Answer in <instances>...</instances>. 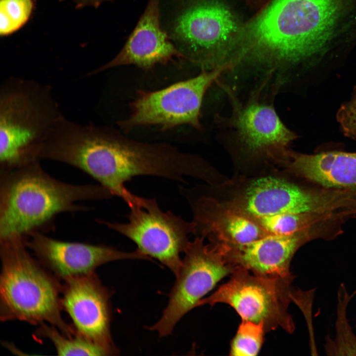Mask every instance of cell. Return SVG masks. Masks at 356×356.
<instances>
[{"label":"cell","instance_id":"6da1fadb","mask_svg":"<svg viewBox=\"0 0 356 356\" xmlns=\"http://www.w3.org/2000/svg\"><path fill=\"white\" fill-rule=\"evenodd\" d=\"M40 161L0 168V239L48 231L57 215L90 209L78 202L114 196L100 184L60 181L46 173Z\"/></svg>","mask_w":356,"mask_h":356},{"label":"cell","instance_id":"7a4b0ae2","mask_svg":"<svg viewBox=\"0 0 356 356\" xmlns=\"http://www.w3.org/2000/svg\"><path fill=\"white\" fill-rule=\"evenodd\" d=\"M341 11V0H274L251 27L253 50L278 61L311 57L330 40Z\"/></svg>","mask_w":356,"mask_h":356},{"label":"cell","instance_id":"3957f363","mask_svg":"<svg viewBox=\"0 0 356 356\" xmlns=\"http://www.w3.org/2000/svg\"><path fill=\"white\" fill-rule=\"evenodd\" d=\"M0 320L47 323L74 337V328L61 314L59 279L32 256L24 238L0 239Z\"/></svg>","mask_w":356,"mask_h":356},{"label":"cell","instance_id":"277c9868","mask_svg":"<svg viewBox=\"0 0 356 356\" xmlns=\"http://www.w3.org/2000/svg\"><path fill=\"white\" fill-rule=\"evenodd\" d=\"M62 116L48 85L16 77L5 81L0 88V168L39 159Z\"/></svg>","mask_w":356,"mask_h":356},{"label":"cell","instance_id":"5b68a950","mask_svg":"<svg viewBox=\"0 0 356 356\" xmlns=\"http://www.w3.org/2000/svg\"><path fill=\"white\" fill-rule=\"evenodd\" d=\"M293 282L236 268L227 282L201 300L197 307L224 303L233 308L242 319L262 323L266 333L281 327L292 334L295 325L289 306L297 290Z\"/></svg>","mask_w":356,"mask_h":356},{"label":"cell","instance_id":"8992f818","mask_svg":"<svg viewBox=\"0 0 356 356\" xmlns=\"http://www.w3.org/2000/svg\"><path fill=\"white\" fill-rule=\"evenodd\" d=\"M231 63L211 69H203L195 77L153 91H139L131 103L129 117L119 123L124 132L136 127L155 125L165 131L181 125L201 129V109L205 93Z\"/></svg>","mask_w":356,"mask_h":356},{"label":"cell","instance_id":"52a82bcc","mask_svg":"<svg viewBox=\"0 0 356 356\" xmlns=\"http://www.w3.org/2000/svg\"><path fill=\"white\" fill-rule=\"evenodd\" d=\"M129 207L127 223L96 221L129 238L138 250L158 260L176 276L182 264L180 254L184 252L189 235L196 234L195 222L171 211L163 212L155 198L137 196Z\"/></svg>","mask_w":356,"mask_h":356},{"label":"cell","instance_id":"ba28073f","mask_svg":"<svg viewBox=\"0 0 356 356\" xmlns=\"http://www.w3.org/2000/svg\"><path fill=\"white\" fill-rule=\"evenodd\" d=\"M220 84L230 99L231 110L229 116L216 119L228 141L249 155L284 162L297 135L281 121L272 104L261 99L260 90L242 102L228 87Z\"/></svg>","mask_w":356,"mask_h":356},{"label":"cell","instance_id":"9c48e42d","mask_svg":"<svg viewBox=\"0 0 356 356\" xmlns=\"http://www.w3.org/2000/svg\"><path fill=\"white\" fill-rule=\"evenodd\" d=\"M204 238L198 236L188 242L168 304L159 320L148 328L160 337L171 335L180 319L234 270L215 246L205 244Z\"/></svg>","mask_w":356,"mask_h":356},{"label":"cell","instance_id":"30bf717a","mask_svg":"<svg viewBox=\"0 0 356 356\" xmlns=\"http://www.w3.org/2000/svg\"><path fill=\"white\" fill-rule=\"evenodd\" d=\"M60 302L75 334L99 346L108 356L118 354L111 334V292L94 272L64 280Z\"/></svg>","mask_w":356,"mask_h":356},{"label":"cell","instance_id":"8fae6325","mask_svg":"<svg viewBox=\"0 0 356 356\" xmlns=\"http://www.w3.org/2000/svg\"><path fill=\"white\" fill-rule=\"evenodd\" d=\"M231 202L247 215L265 217L279 214L320 213L332 204L330 191L315 184L307 186L266 176L249 182Z\"/></svg>","mask_w":356,"mask_h":356},{"label":"cell","instance_id":"7c38bea8","mask_svg":"<svg viewBox=\"0 0 356 356\" xmlns=\"http://www.w3.org/2000/svg\"><path fill=\"white\" fill-rule=\"evenodd\" d=\"M24 241L42 265L63 280L94 272L98 267L115 261L151 259L137 249L125 252L104 245L61 241L41 231L30 233Z\"/></svg>","mask_w":356,"mask_h":356},{"label":"cell","instance_id":"4fadbf2b","mask_svg":"<svg viewBox=\"0 0 356 356\" xmlns=\"http://www.w3.org/2000/svg\"><path fill=\"white\" fill-rule=\"evenodd\" d=\"M318 239H323L320 233L303 231L290 235L268 234L242 245H214L234 270L243 268L258 275L294 281L290 265L295 253L306 243Z\"/></svg>","mask_w":356,"mask_h":356},{"label":"cell","instance_id":"5bb4252c","mask_svg":"<svg viewBox=\"0 0 356 356\" xmlns=\"http://www.w3.org/2000/svg\"><path fill=\"white\" fill-rule=\"evenodd\" d=\"M186 56L171 42L161 27L160 0H149L136 26L119 53L111 61L89 72L92 76L105 70L134 65L149 71L157 64H166Z\"/></svg>","mask_w":356,"mask_h":356},{"label":"cell","instance_id":"9a60e30c","mask_svg":"<svg viewBox=\"0 0 356 356\" xmlns=\"http://www.w3.org/2000/svg\"><path fill=\"white\" fill-rule=\"evenodd\" d=\"M237 28L234 17L226 8L200 1L185 6L176 19L173 35L184 47L187 59L196 63L201 53L222 44Z\"/></svg>","mask_w":356,"mask_h":356},{"label":"cell","instance_id":"2e32d148","mask_svg":"<svg viewBox=\"0 0 356 356\" xmlns=\"http://www.w3.org/2000/svg\"><path fill=\"white\" fill-rule=\"evenodd\" d=\"M196 234L214 245L233 246L250 243L268 234L231 201L202 197L194 204Z\"/></svg>","mask_w":356,"mask_h":356},{"label":"cell","instance_id":"e0dca14e","mask_svg":"<svg viewBox=\"0 0 356 356\" xmlns=\"http://www.w3.org/2000/svg\"><path fill=\"white\" fill-rule=\"evenodd\" d=\"M283 164L291 173L313 184L356 189V152L335 150L308 154L290 150Z\"/></svg>","mask_w":356,"mask_h":356},{"label":"cell","instance_id":"ac0fdd59","mask_svg":"<svg viewBox=\"0 0 356 356\" xmlns=\"http://www.w3.org/2000/svg\"><path fill=\"white\" fill-rule=\"evenodd\" d=\"M356 290L351 295L342 283L338 291L336 335L334 339L328 336L325 339V351L328 356H356V336L347 319L346 310Z\"/></svg>","mask_w":356,"mask_h":356},{"label":"cell","instance_id":"d6986e66","mask_svg":"<svg viewBox=\"0 0 356 356\" xmlns=\"http://www.w3.org/2000/svg\"><path fill=\"white\" fill-rule=\"evenodd\" d=\"M36 334L49 340L59 356H108L99 346L77 335L72 337L65 336L56 327L46 323L40 324Z\"/></svg>","mask_w":356,"mask_h":356},{"label":"cell","instance_id":"ffe728a7","mask_svg":"<svg viewBox=\"0 0 356 356\" xmlns=\"http://www.w3.org/2000/svg\"><path fill=\"white\" fill-rule=\"evenodd\" d=\"M266 333L262 323L242 319L237 333L231 341L230 355L253 356L259 352Z\"/></svg>","mask_w":356,"mask_h":356},{"label":"cell","instance_id":"44dd1931","mask_svg":"<svg viewBox=\"0 0 356 356\" xmlns=\"http://www.w3.org/2000/svg\"><path fill=\"white\" fill-rule=\"evenodd\" d=\"M33 8V0H0V36L9 35L23 27L29 19Z\"/></svg>","mask_w":356,"mask_h":356},{"label":"cell","instance_id":"7402d4cb","mask_svg":"<svg viewBox=\"0 0 356 356\" xmlns=\"http://www.w3.org/2000/svg\"><path fill=\"white\" fill-rule=\"evenodd\" d=\"M336 116L344 134L356 138V87L351 98L340 107Z\"/></svg>","mask_w":356,"mask_h":356},{"label":"cell","instance_id":"603a6c76","mask_svg":"<svg viewBox=\"0 0 356 356\" xmlns=\"http://www.w3.org/2000/svg\"><path fill=\"white\" fill-rule=\"evenodd\" d=\"M77 7H83L85 6H93L97 7L102 3L112 0H71Z\"/></svg>","mask_w":356,"mask_h":356}]
</instances>
